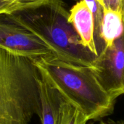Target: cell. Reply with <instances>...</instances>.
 Masks as SVG:
<instances>
[{"instance_id": "6da1fadb", "label": "cell", "mask_w": 124, "mask_h": 124, "mask_svg": "<svg viewBox=\"0 0 124 124\" xmlns=\"http://www.w3.org/2000/svg\"><path fill=\"white\" fill-rule=\"evenodd\" d=\"M33 62L42 78L67 102L79 109L88 121L102 119L113 113L116 100L105 92L91 67L54 57H41Z\"/></svg>"}, {"instance_id": "7a4b0ae2", "label": "cell", "mask_w": 124, "mask_h": 124, "mask_svg": "<svg viewBox=\"0 0 124 124\" xmlns=\"http://www.w3.org/2000/svg\"><path fill=\"white\" fill-rule=\"evenodd\" d=\"M41 76L33 60L0 47V124H30L41 113Z\"/></svg>"}, {"instance_id": "3957f363", "label": "cell", "mask_w": 124, "mask_h": 124, "mask_svg": "<svg viewBox=\"0 0 124 124\" xmlns=\"http://www.w3.org/2000/svg\"><path fill=\"white\" fill-rule=\"evenodd\" d=\"M9 15L46 43L54 57L76 65L92 66L97 55L81 44L68 20L70 12L62 0H46L37 7Z\"/></svg>"}, {"instance_id": "277c9868", "label": "cell", "mask_w": 124, "mask_h": 124, "mask_svg": "<svg viewBox=\"0 0 124 124\" xmlns=\"http://www.w3.org/2000/svg\"><path fill=\"white\" fill-rule=\"evenodd\" d=\"M91 68L100 86L113 99L124 94V29L110 45L105 46Z\"/></svg>"}, {"instance_id": "5b68a950", "label": "cell", "mask_w": 124, "mask_h": 124, "mask_svg": "<svg viewBox=\"0 0 124 124\" xmlns=\"http://www.w3.org/2000/svg\"><path fill=\"white\" fill-rule=\"evenodd\" d=\"M0 47L33 60L54 57L46 43L32 31L15 21L9 14L0 15Z\"/></svg>"}, {"instance_id": "8992f818", "label": "cell", "mask_w": 124, "mask_h": 124, "mask_svg": "<svg viewBox=\"0 0 124 124\" xmlns=\"http://www.w3.org/2000/svg\"><path fill=\"white\" fill-rule=\"evenodd\" d=\"M68 20L77 33L81 44L98 56L94 38V19L84 0L78 1L70 9Z\"/></svg>"}, {"instance_id": "52a82bcc", "label": "cell", "mask_w": 124, "mask_h": 124, "mask_svg": "<svg viewBox=\"0 0 124 124\" xmlns=\"http://www.w3.org/2000/svg\"><path fill=\"white\" fill-rule=\"evenodd\" d=\"M42 124H60L62 105L65 99L41 77L40 81Z\"/></svg>"}, {"instance_id": "ba28073f", "label": "cell", "mask_w": 124, "mask_h": 124, "mask_svg": "<svg viewBox=\"0 0 124 124\" xmlns=\"http://www.w3.org/2000/svg\"><path fill=\"white\" fill-rule=\"evenodd\" d=\"M124 29L123 13L113 9L103 10L101 39L105 46L110 45L119 37Z\"/></svg>"}, {"instance_id": "9c48e42d", "label": "cell", "mask_w": 124, "mask_h": 124, "mask_svg": "<svg viewBox=\"0 0 124 124\" xmlns=\"http://www.w3.org/2000/svg\"><path fill=\"white\" fill-rule=\"evenodd\" d=\"M87 122L86 116L79 109L65 100L63 101L60 124H87Z\"/></svg>"}, {"instance_id": "30bf717a", "label": "cell", "mask_w": 124, "mask_h": 124, "mask_svg": "<svg viewBox=\"0 0 124 124\" xmlns=\"http://www.w3.org/2000/svg\"><path fill=\"white\" fill-rule=\"evenodd\" d=\"M25 9H28V7L17 1L12 0H0V15L12 14Z\"/></svg>"}, {"instance_id": "8fae6325", "label": "cell", "mask_w": 124, "mask_h": 124, "mask_svg": "<svg viewBox=\"0 0 124 124\" xmlns=\"http://www.w3.org/2000/svg\"><path fill=\"white\" fill-rule=\"evenodd\" d=\"M104 9H113L124 12V0H97Z\"/></svg>"}, {"instance_id": "7c38bea8", "label": "cell", "mask_w": 124, "mask_h": 124, "mask_svg": "<svg viewBox=\"0 0 124 124\" xmlns=\"http://www.w3.org/2000/svg\"><path fill=\"white\" fill-rule=\"evenodd\" d=\"M12 1H15L19 3H21L22 4L25 5L28 8H32L41 5V4L44 3L46 0H12Z\"/></svg>"}, {"instance_id": "4fadbf2b", "label": "cell", "mask_w": 124, "mask_h": 124, "mask_svg": "<svg viewBox=\"0 0 124 124\" xmlns=\"http://www.w3.org/2000/svg\"><path fill=\"white\" fill-rule=\"evenodd\" d=\"M89 124H124V121H113V120H108V121L101 120L98 123L92 122Z\"/></svg>"}, {"instance_id": "5bb4252c", "label": "cell", "mask_w": 124, "mask_h": 124, "mask_svg": "<svg viewBox=\"0 0 124 124\" xmlns=\"http://www.w3.org/2000/svg\"><path fill=\"white\" fill-rule=\"evenodd\" d=\"M123 17H124V12H123Z\"/></svg>"}]
</instances>
